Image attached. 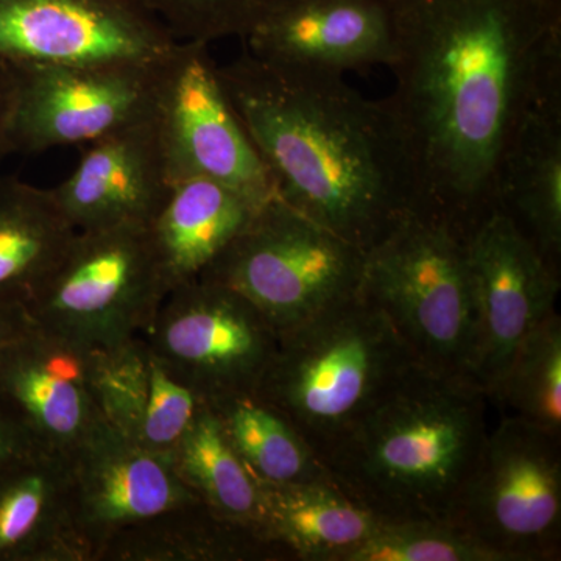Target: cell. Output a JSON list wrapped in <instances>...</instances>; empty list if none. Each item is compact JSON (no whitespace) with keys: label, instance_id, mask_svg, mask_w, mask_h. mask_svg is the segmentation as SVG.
<instances>
[{"label":"cell","instance_id":"6da1fadb","mask_svg":"<svg viewBox=\"0 0 561 561\" xmlns=\"http://www.w3.org/2000/svg\"><path fill=\"white\" fill-rule=\"evenodd\" d=\"M394 77L383 99L411 147L421 213L465 236L531 111L561 102V0H381Z\"/></svg>","mask_w":561,"mask_h":561},{"label":"cell","instance_id":"7a4b0ae2","mask_svg":"<svg viewBox=\"0 0 561 561\" xmlns=\"http://www.w3.org/2000/svg\"><path fill=\"white\" fill-rule=\"evenodd\" d=\"M219 77L276 197L302 216L368 251L421 213L411 147L386 101L341 73L273 65L245 49Z\"/></svg>","mask_w":561,"mask_h":561},{"label":"cell","instance_id":"3957f363","mask_svg":"<svg viewBox=\"0 0 561 561\" xmlns=\"http://www.w3.org/2000/svg\"><path fill=\"white\" fill-rule=\"evenodd\" d=\"M478 383L413 368L327 457L343 491L389 522H448L489 435Z\"/></svg>","mask_w":561,"mask_h":561},{"label":"cell","instance_id":"277c9868","mask_svg":"<svg viewBox=\"0 0 561 561\" xmlns=\"http://www.w3.org/2000/svg\"><path fill=\"white\" fill-rule=\"evenodd\" d=\"M419 362L362 291L280 332L254 393L323 461Z\"/></svg>","mask_w":561,"mask_h":561},{"label":"cell","instance_id":"5b68a950","mask_svg":"<svg viewBox=\"0 0 561 561\" xmlns=\"http://www.w3.org/2000/svg\"><path fill=\"white\" fill-rule=\"evenodd\" d=\"M360 291L421 367L476 383L479 324L463 232L411 214L365 253Z\"/></svg>","mask_w":561,"mask_h":561},{"label":"cell","instance_id":"8992f818","mask_svg":"<svg viewBox=\"0 0 561 561\" xmlns=\"http://www.w3.org/2000/svg\"><path fill=\"white\" fill-rule=\"evenodd\" d=\"M365 253L275 197L198 278L241 294L280 334L356 295Z\"/></svg>","mask_w":561,"mask_h":561},{"label":"cell","instance_id":"52a82bcc","mask_svg":"<svg viewBox=\"0 0 561 561\" xmlns=\"http://www.w3.org/2000/svg\"><path fill=\"white\" fill-rule=\"evenodd\" d=\"M168 294L149 227L79 230L25 312L36 327L103 348L142 335Z\"/></svg>","mask_w":561,"mask_h":561},{"label":"cell","instance_id":"ba28073f","mask_svg":"<svg viewBox=\"0 0 561 561\" xmlns=\"http://www.w3.org/2000/svg\"><path fill=\"white\" fill-rule=\"evenodd\" d=\"M448 522L502 561L560 560L561 435L501 416Z\"/></svg>","mask_w":561,"mask_h":561},{"label":"cell","instance_id":"9c48e42d","mask_svg":"<svg viewBox=\"0 0 561 561\" xmlns=\"http://www.w3.org/2000/svg\"><path fill=\"white\" fill-rule=\"evenodd\" d=\"M151 121L172 184L202 176L257 206L276 197L271 172L225 92L209 44L179 41L162 58Z\"/></svg>","mask_w":561,"mask_h":561},{"label":"cell","instance_id":"30bf717a","mask_svg":"<svg viewBox=\"0 0 561 561\" xmlns=\"http://www.w3.org/2000/svg\"><path fill=\"white\" fill-rule=\"evenodd\" d=\"M161 60L13 65L14 154L90 146L149 121Z\"/></svg>","mask_w":561,"mask_h":561},{"label":"cell","instance_id":"8fae6325","mask_svg":"<svg viewBox=\"0 0 561 561\" xmlns=\"http://www.w3.org/2000/svg\"><path fill=\"white\" fill-rule=\"evenodd\" d=\"M142 337L205 400L256 389L279 342L253 302L202 278L173 287Z\"/></svg>","mask_w":561,"mask_h":561},{"label":"cell","instance_id":"7c38bea8","mask_svg":"<svg viewBox=\"0 0 561 561\" xmlns=\"http://www.w3.org/2000/svg\"><path fill=\"white\" fill-rule=\"evenodd\" d=\"M176 43L144 0H0L10 65L154 62Z\"/></svg>","mask_w":561,"mask_h":561},{"label":"cell","instance_id":"4fadbf2b","mask_svg":"<svg viewBox=\"0 0 561 561\" xmlns=\"http://www.w3.org/2000/svg\"><path fill=\"white\" fill-rule=\"evenodd\" d=\"M467 249L479 324L476 383L489 397L519 343L556 312L560 271L501 210L468 234Z\"/></svg>","mask_w":561,"mask_h":561},{"label":"cell","instance_id":"5bb4252c","mask_svg":"<svg viewBox=\"0 0 561 561\" xmlns=\"http://www.w3.org/2000/svg\"><path fill=\"white\" fill-rule=\"evenodd\" d=\"M72 512L90 561L119 531L198 501L171 461L140 448L102 420L70 456Z\"/></svg>","mask_w":561,"mask_h":561},{"label":"cell","instance_id":"9a60e30c","mask_svg":"<svg viewBox=\"0 0 561 561\" xmlns=\"http://www.w3.org/2000/svg\"><path fill=\"white\" fill-rule=\"evenodd\" d=\"M90 348L33 321L0 346V401L43 451L70 459L103 420L91 389Z\"/></svg>","mask_w":561,"mask_h":561},{"label":"cell","instance_id":"2e32d148","mask_svg":"<svg viewBox=\"0 0 561 561\" xmlns=\"http://www.w3.org/2000/svg\"><path fill=\"white\" fill-rule=\"evenodd\" d=\"M242 41L260 60L341 76L393 61L381 0H276Z\"/></svg>","mask_w":561,"mask_h":561},{"label":"cell","instance_id":"e0dca14e","mask_svg":"<svg viewBox=\"0 0 561 561\" xmlns=\"http://www.w3.org/2000/svg\"><path fill=\"white\" fill-rule=\"evenodd\" d=\"M90 379L105 423L140 448L171 459L205 408V397L138 335L91 346Z\"/></svg>","mask_w":561,"mask_h":561},{"label":"cell","instance_id":"ac0fdd59","mask_svg":"<svg viewBox=\"0 0 561 561\" xmlns=\"http://www.w3.org/2000/svg\"><path fill=\"white\" fill-rule=\"evenodd\" d=\"M50 190L77 231L150 227L172 190L151 117L90 144L68 179Z\"/></svg>","mask_w":561,"mask_h":561},{"label":"cell","instance_id":"d6986e66","mask_svg":"<svg viewBox=\"0 0 561 561\" xmlns=\"http://www.w3.org/2000/svg\"><path fill=\"white\" fill-rule=\"evenodd\" d=\"M0 561H90L66 457L38 449L0 471Z\"/></svg>","mask_w":561,"mask_h":561},{"label":"cell","instance_id":"ffe728a7","mask_svg":"<svg viewBox=\"0 0 561 561\" xmlns=\"http://www.w3.org/2000/svg\"><path fill=\"white\" fill-rule=\"evenodd\" d=\"M260 208L219 181L195 176L173 183L149 227L169 291L197 279Z\"/></svg>","mask_w":561,"mask_h":561},{"label":"cell","instance_id":"44dd1931","mask_svg":"<svg viewBox=\"0 0 561 561\" xmlns=\"http://www.w3.org/2000/svg\"><path fill=\"white\" fill-rule=\"evenodd\" d=\"M496 210L560 271L561 102L531 111L516 133L497 176Z\"/></svg>","mask_w":561,"mask_h":561},{"label":"cell","instance_id":"7402d4cb","mask_svg":"<svg viewBox=\"0 0 561 561\" xmlns=\"http://www.w3.org/2000/svg\"><path fill=\"white\" fill-rule=\"evenodd\" d=\"M261 486L262 530L268 541L286 549L291 560L342 561L386 522L332 479Z\"/></svg>","mask_w":561,"mask_h":561},{"label":"cell","instance_id":"603a6c76","mask_svg":"<svg viewBox=\"0 0 561 561\" xmlns=\"http://www.w3.org/2000/svg\"><path fill=\"white\" fill-rule=\"evenodd\" d=\"M76 232L51 190L0 175V309L25 311Z\"/></svg>","mask_w":561,"mask_h":561},{"label":"cell","instance_id":"cb8c5ba5","mask_svg":"<svg viewBox=\"0 0 561 561\" xmlns=\"http://www.w3.org/2000/svg\"><path fill=\"white\" fill-rule=\"evenodd\" d=\"M289 552L256 530L227 522L201 501L119 531L98 561H272Z\"/></svg>","mask_w":561,"mask_h":561},{"label":"cell","instance_id":"d4e9b609","mask_svg":"<svg viewBox=\"0 0 561 561\" xmlns=\"http://www.w3.org/2000/svg\"><path fill=\"white\" fill-rule=\"evenodd\" d=\"M206 404L257 482L291 485L331 479L297 427L253 390L209 398Z\"/></svg>","mask_w":561,"mask_h":561},{"label":"cell","instance_id":"484cf974","mask_svg":"<svg viewBox=\"0 0 561 561\" xmlns=\"http://www.w3.org/2000/svg\"><path fill=\"white\" fill-rule=\"evenodd\" d=\"M169 461L180 481L210 512L256 530L265 538L261 483L232 448L208 404L198 413Z\"/></svg>","mask_w":561,"mask_h":561},{"label":"cell","instance_id":"4316f807","mask_svg":"<svg viewBox=\"0 0 561 561\" xmlns=\"http://www.w3.org/2000/svg\"><path fill=\"white\" fill-rule=\"evenodd\" d=\"M491 405L561 435V319L552 312L513 353L494 389Z\"/></svg>","mask_w":561,"mask_h":561},{"label":"cell","instance_id":"83f0119b","mask_svg":"<svg viewBox=\"0 0 561 561\" xmlns=\"http://www.w3.org/2000/svg\"><path fill=\"white\" fill-rule=\"evenodd\" d=\"M342 561H502L496 552L442 519H386Z\"/></svg>","mask_w":561,"mask_h":561},{"label":"cell","instance_id":"f1b7e54d","mask_svg":"<svg viewBox=\"0 0 561 561\" xmlns=\"http://www.w3.org/2000/svg\"><path fill=\"white\" fill-rule=\"evenodd\" d=\"M176 41L245 38L276 0H144Z\"/></svg>","mask_w":561,"mask_h":561},{"label":"cell","instance_id":"f546056e","mask_svg":"<svg viewBox=\"0 0 561 561\" xmlns=\"http://www.w3.org/2000/svg\"><path fill=\"white\" fill-rule=\"evenodd\" d=\"M38 449L41 448L33 440L31 432L25 430L20 419L0 401V471Z\"/></svg>","mask_w":561,"mask_h":561},{"label":"cell","instance_id":"4dcf8cb0","mask_svg":"<svg viewBox=\"0 0 561 561\" xmlns=\"http://www.w3.org/2000/svg\"><path fill=\"white\" fill-rule=\"evenodd\" d=\"M14 105H16V72L13 65L0 60V164L10 154H14Z\"/></svg>","mask_w":561,"mask_h":561},{"label":"cell","instance_id":"1f68e13d","mask_svg":"<svg viewBox=\"0 0 561 561\" xmlns=\"http://www.w3.org/2000/svg\"><path fill=\"white\" fill-rule=\"evenodd\" d=\"M32 320L22 309H0V346L31 327Z\"/></svg>","mask_w":561,"mask_h":561}]
</instances>
